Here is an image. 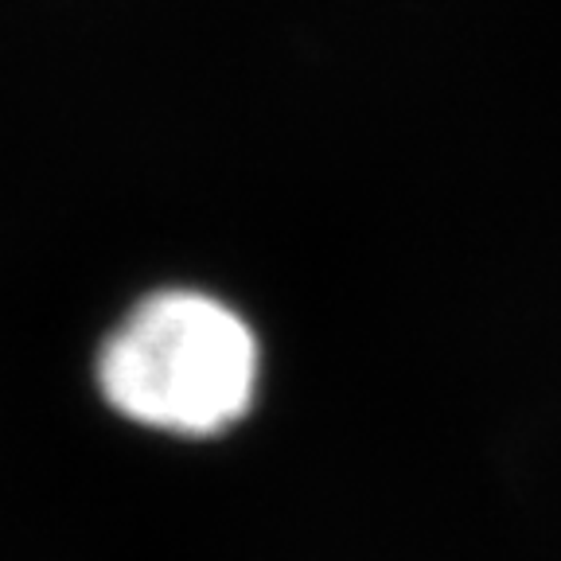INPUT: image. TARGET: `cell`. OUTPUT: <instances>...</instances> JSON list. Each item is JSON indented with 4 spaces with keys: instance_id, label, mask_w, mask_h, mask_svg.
Returning <instances> with one entry per match:
<instances>
[{
    "instance_id": "1",
    "label": "cell",
    "mask_w": 561,
    "mask_h": 561,
    "mask_svg": "<svg viewBox=\"0 0 561 561\" xmlns=\"http://www.w3.org/2000/svg\"><path fill=\"white\" fill-rule=\"evenodd\" d=\"M102 398L133 425L219 437L250 413L257 340L234 308L187 289L137 305L98 355Z\"/></svg>"
}]
</instances>
